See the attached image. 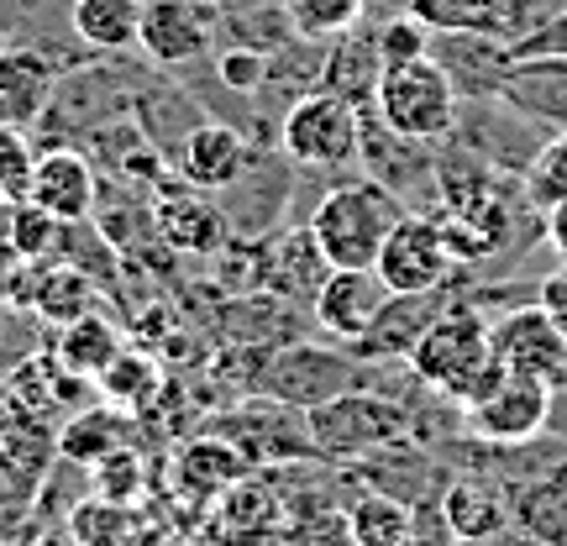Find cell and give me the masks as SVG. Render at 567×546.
<instances>
[{
  "label": "cell",
  "mask_w": 567,
  "mask_h": 546,
  "mask_svg": "<svg viewBox=\"0 0 567 546\" xmlns=\"http://www.w3.org/2000/svg\"><path fill=\"white\" fill-rule=\"evenodd\" d=\"M379 279L394 295H425V289H446L457 274L452 243H446V226L436 210H405L400 226L389 231L384 253H379Z\"/></svg>",
  "instance_id": "cell-8"
},
{
  "label": "cell",
  "mask_w": 567,
  "mask_h": 546,
  "mask_svg": "<svg viewBox=\"0 0 567 546\" xmlns=\"http://www.w3.org/2000/svg\"><path fill=\"white\" fill-rule=\"evenodd\" d=\"M436 509H442V526L452 542H478V536H494V530L515 526L509 494L488 473H457V478H446L442 494H436Z\"/></svg>",
  "instance_id": "cell-22"
},
{
  "label": "cell",
  "mask_w": 567,
  "mask_h": 546,
  "mask_svg": "<svg viewBox=\"0 0 567 546\" xmlns=\"http://www.w3.org/2000/svg\"><path fill=\"white\" fill-rule=\"evenodd\" d=\"M38 137L21 126H0V195L17 205L32 189V168H38Z\"/></svg>",
  "instance_id": "cell-34"
},
{
  "label": "cell",
  "mask_w": 567,
  "mask_h": 546,
  "mask_svg": "<svg viewBox=\"0 0 567 546\" xmlns=\"http://www.w3.org/2000/svg\"><path fill=\"white\" fill-rule=\"evenodd\" d=\"M216 80H221V90H237V95H258L268 80V53H258V48H221L216 53Z\"/></svg>",
  "instance_id": "cell-37"
},
{
  "label": "cell",
  "mask_w": 567,
  "mask_h": 546,
  "mask_svg": "<svg viewBox=\"0 0 567 546\" xmlns=\"http://www.w3.org/2000/svg\"><path fill=\"white\" fill-rule=\"evenodd\" d=\"M289 546H358L352 530H347V515L342 509H316V515H300L289 521Z\"/></svg>",
  "instance_id": "cell-38"
},
{
  "label": "cell",
  "mask_w": 567,
  "mask_h": 546,
  "mask_svg": "<svg viewBox=\"0 0 567 546\" xmlns=\"http://www.w3.org/2000/svg\"><path fill=\"white\" fill-rule=\"evenodd\" d=\"M368 179L389 184L400 200H436V158H431V142H415V137H400V132H389L379 116H373V105L363 111V158Z\"/></svg>",
  "instance_id": "cell-16"
},
{
  "label": "cell",
  "mask_w": 567,
  "mask_h": 546,
  "mask_svg": "<svg viewBox=\"0 0 567 546\" xmlns=\"http://www.w3.org/2000/svg\"><path fill=\"white\" fill-rule=\"evenodd\" d=\"M551 410H557V389L547 379H530V373H499L484 394H473L463 405V431L473 442L488 446H515L530 442L551 425Z\"/></svg>",
  "instance_id": "cell-7"
},
{
  "label": "cell",
  "mask_w": 567,
  "mask_h": 546,
  "mask_svg": "<svg viewBox=\"0 0 567 546\" xmlns=\"http://www.w3.org/2000/svg\"><path fill=\"white\" fill-rule=\"evenodd\" d=\"M342 515L358 546H405L410 530H415V505L394 499L384 488H358Z\"/></svg>",
  "instance_id": "cell-28"
},
{
  "label": "cell",
  "mask_w": 567,
  "mask_h": 546,
  "mask_svg": "<svg viewBox=\"0 0 567 546\" xmlns=\"http://www.w3.org/2000/svg\"><path fill=\"white\" fill-rule=\"evenodd\" d=\"M452 546H542L530 530L520 526H505V530H494V536H478V542H452Z\"/></svg>",
  "instance_id": "cell-42"
},
{
  "label": "cell",
  "mask_w": 567,
  "mask_h": 546,
  "mask_svg": "<svg viewBox=\"0 0 567 546\" xmlns=\"http://www.w3.org/2000/svg\"><path fill=\"white\" fill-rule=\"evenodd\" d=\"M305 425H310L316 463H337V467L358 463V457H368V452H379L389 442L415 436L410 405L384 394V389H347L337 400L305 410Z\"/></svg>",
  "instance_id": "cell-2"
},
{
  "label": "cell",
  "mask_w": 567,
  "mask_h": 546,
  "mask_svg": "<svg viewBox=\"0 0 567 546\" xmlns=\"http://www.w3.org/2000/svg\"><path fill=\"white\" fill-rule=\"evenodd\" d=\"M494 363V342H488V316L473 300H452L431 321L415 352H410V373L421 379L431 394H442L446 405H463L473 384L484 379V368Z\"/></svg>",
  "instance_id": "cell-3"
},
{
  "label": "cell",
  "mask_w": 567,
  "mask_h": 546,
  "mask_svg": "<svg viewBox=\"0 0 567 546\" xmlns=\"http://www.w3.org/2000/svg\"><path fill=\"white\" fill-rule=\"evenodd\" d=\"M216 436L231 442L247 457V467H284V463H316V446H310V425L305 410H289L279 400L258 394L252 405L216 415Z\"/></svg>",
  "instance_id": "cell-10"
},
{
  "label": "cell",
  "mask_w": 567,
  "mask_h": 546,
  "mask_svg": "<svg viewBox=\"0 0 567 546\" xmlns=\"http://www.w3.org/2000/svg\"><path fill=\"white\" fill-rule=\"evenodd\" d=\"M379 74H384V59H379V42L363 38V32H337V42L326 48V69H321V90L352 101L358 111L373 105V90H379Z\"/></svg>",
  "instance_id": "cell-26"
},
{
  "label": "cell",
  "mask_w": 567,
  "mask_h": 546,
  "mask_svg": "<svg viewBox=\"0 0 567 546\" xmlns=\"http://www.w3.org/2000/svg\"><path fill=\"white\" fill-rule=\"evenodd\" d=\"M405 210L410 205L389 184L363 174V179L331 184L305 226H310V237H316V247L326 253L331 268H373Z\"/></svg>",
  "instance_id": "cell-1"
},
{
  "label": "cell",
  "mask_w": 567,
  "mask_h": 546,
  "mask_svg": "<svg viewBox=\"0 0 567 546\" xmlns=\"http://www.w3.org/2000/svg\"><path fill=\"white\" fill-rule=\"evenodd\" d=\"M389 295L394 289L379 279V268H331L326 284L316 289V300H310V321L321 326L331 342L352 347L373 326V316L384 310Z\"/></svg>",
  "instance_id": "cell-18"
},
{
  "label": "cell",
  "mask_w": 567,
  "mask_h": 546,
  "mask_svg": "<svg viewBox=\"0 0 567 546\" xmlns=\"http://www.w3.org/2000/svg\"><path fill=\"white\" fill-rule=\"evenodd\" d=\"M216 42V0H147L137 53L153 69H189Z\"/></svg>",
  "instance_id": "cell-12"
},
{
  "label": "cell",
  "mask_w": 567,
  "mask_h": 546,
  "mask_svg": "<svg viewBox=\"0 0 567 546\" xmlns=\"http://www.w3.org/2000/svg\"><path fill=\"white\" fill-rule=\"evenodd\" d=\"M509 509H515V526L530 530L542 546H567V473L515 488Z\"/></svg>",
  "instance_id": "cell-29"
},
{
  "label": "cell",
  "mask_w": 567,
  "mask_h": 546,
  "mask_svg": "<svg viewBox=\"0 0 567 546\" xmlns=\"http://www.w3.org/2000/svg\"><path fill=\"white\" fill-rule=\"evenodd\" d=\"M536 305L547 310L551 321H557V331L567 337V264H557L547 279H536Z\"/></svg>",
  "instance_id": "cell-40"
},
{
  "label": "cell",
  "mask_w": 567,
  "mask_h": 546,
  "mask_svg": "<svg viewBox=\"0 0 567 546\" xmlns=\"http://www.w3.org/2000/svg\"><path fill=\"white\" fill-rule=\"evenodd\" d=\"M515 59H567V6L557 17H547L542 27H530L526 38L509 42Z\"/></svg>",
  "instance_id": "cell-39"
},
{
  "label": "cell",
  "mask_w": 567,
  "mask_h": 546,
  "mask_svg": "<svg viewBox=\"0 0 567 546\" xmlns=\"http://www.w3.org/2000/svg\"><path fill=\"white\" fill-rule=\"evenodd\" d=\"M326 274H331V264L316 247L310 226H295V231H274V237L258 243V279H252V289H268V295H279L289 305H310L316 289L326 284Z\"/></svg>",
  "instance_id": "cell-19"
},
{
  "label": "cell",
  "mask_w": 567,
  "mask_h": 546,
  "mask_svg": "<svg viewBox=\"0 0 567 546\" xmlns=\"http://www.w3.org/2000/svg\"><path fill=\"white\" fill-rule=\"evenodd\" d=\"M11 253L27 258V264H38V258H59V237H63V222H53L48 210H38L32 200H17L11 205Z\"/></svg>",
  "instance_id": "cell-33"
},
{
  "label": "cell",
  "mask_w": 567,
  "mask_h": 546,
  "mask_svg": "<svg viewBox=\"0 0 567 546\" xmlns=\"http://www.w3.org/2000/svg\"><path fill=\"white\" fill-rule=\"evenodd\" d=\"M405 546H452V536H446V526H442V509H436V521H431V526H425L421 509H415V530H410Z\"/></svg>",
  "instance_id": "cell-41"
},
{
  "label": "cell",
  "mask_w": 567,
  "mask_h": 546,
  "mask_svg": "<svg viewBox=\"0 0 567 546\" xmlns=\"http://www.w3.org/2000/svg\"><path fill=\"white\" fill-rule=\"evenodd\" d=\"M373 379V363L352 358L342 342H284V347H268L264 368L252 379V394H268L289 410H316L326 400H337L347 389H368Z\"/></svg>",
  "instance_id": "cell-4"
},
{
  "label": "cell",
  "mask_w": 567,
  "mask_h": 546,
  "mask_svg": "<svg viewBox=\"0 0 567 546\" xmlns=\"http://www.w3.org/2000/svg\"><path fill=\"white\" fill-rule=\"evenodd\" d=\"M431 59L446 69V80L457 84V95H499V80L509 74V53L505 38H488V32H431Z\"/></svg>",
  "instance_id": "cell-21"
},
{
  "label": "cell",
  "mask_w": 567,
  "mask_h": 546,
  "mask_svg": "<svg viewBox=\"0 0 567 546\" xmlns=\"http://www.w3.org/2000/svg\"><path fill=\"white\" fill-rule=\"evenodd\" d=\"M373 42H379V59H384V69H400V63L431 59V27H425L415 11L384 21V27L373 32Z\"/></svg>",
  "instance_id": "cell-35"
},
{
  "label": "cell",
  "mask_w": 567,
  "mask_h": 546,
  "mask_svg": "<svg viewBox=\"0 0 567 546\" xmlns=\"http://www.w3.org/2000/svg\"><path fill=\"white\" fill-rule=\"evenodd\" d=\"M95 384H101V394L111 400V405L142 410L153 394H158V363H153L147 352H137V347H122Z\"/></svg>",
  "instance_id": "cell-31"
},
{
  "label": "cell",
  "mask_w": 567,
  "mask_h": 546,
  "mask_svg": "<svg viewBox=\"0 0 567 546\" xmlns=\"http://www.w3.org/2000/svg\"><path fill=\"white\" fill-rule=\"evenodd\" d=\"M32 305H38L42 321H53V326L80 321V316L95 310V279L59 258V264L38 268V279H32Z\"/></svg>",
  "instance_id": "cell-30"
},
{
  "label": "cell",
  "mask_w": 567,
  "mask_h": 546,
  "mask_svg": "<svg viewBox=\"0 0 567 546\" xmlns=\"http://www.w3.org/2000/svg\"><path fill=\"white\" fill-rule=\"evenodd\" d=\"M457 84L446 80V69L436 59H415L400 63V69H384L379 74V90H373V116L400 132V137L415 142H446L452 126H457Z\"/></svg>",
  "instance_id": "cell-6"
},
{
  "label": "cell",
  "mask_w": 567,
  "mask_h": 546,
  "mask_svg": "<svg viewBox=\"0 0 567 546\" xmlns=\"http://www.w3.org/2000/svg\"><path fill=\"white\" fill-rule=\"evenodd\" d=\"M499 95L547 132H567V59H515Z\"/></svg>",
  "instance_id": "cell-23"
},
{
  "label": "cell",
  "mask_w": 567,
  "mask_h": 546,
  "mask_svg": "<svg viewBox=\"0 0 567 546\" xmlns=\"http://www.w3.org/2000/svg\"><path fill=\"white\" fill-rule=\"evenodd\" d=\"M142 6L147 0H69V32L95 59H122L137 48Z\"/></svg>",
  "instance_id": "cell-25"
},
{
  "label": "cell",
  "mask_w": 567,
  "mask_h": 546,
  "mask_svg": "<svg viewBox=\"0 0 567 546\" xmlns=\"http://www.w3.org/2000/svg\"><path fill=\"white\" fill-rule=\"evenodd\" d=\"M547 243H551V253L567 264V200L547 210Z\"/></svg>",
  "instance_id": "cell-43"
},
{
  "label": "cell",
  "mask_w": 567,
  "mask_h": 546,
  "mask_svg": "<svg viewBox=\"0 0 567 546\" xmlns=\"http://www.w3.org/2000/svg\"><path fill=\"white\" fill-rule=\"evenodd\" d=\"M452 300H457L452 284H446V289H425V295H389L384 310L373 316V326H368L347 352L363 358V363H410L415 342L431 331V321H436Z\"/></svg>",
  "instance_id": "cell-14"
},
{
  "label": "cell",
  "mask_w": 567,
  "mask_h": 546,
  "mask_svg": "<svg viewBox=\"0 0 567 546\" xmlns=\"http://www.w3.org/2000/svg\"><path fill=\"white\" fill-rule=\"evenodd\" d=\"M69 63L74 59L48 42H0V126L32 132Z\"/></svg>",
  "instance_id": "cell-13"
},
{
  "label": "cell",
  "mask_w": 567,
  "mask_h": 546,
  "mask_svg": "<svg viewBox=\"0 0 567 546\" xmlns=\"http://www.w3.org/2000/svg\"><path fill=\"white\" fill-rule=\"evenodd\" d=\"M289 189H295V163L284 158H252L243 179L221 189V210L226 222H231V237H252V243H264L274 222H279V210L289 205Z\"/></svg>",
  "instance_id": "cell-20"
},
{
  "label": "cell",
  "mask_w": 567,
  "mask_h": 546,
  "mask_svg": "<svg viewBox=\"0 0 567 546\" xmlns=\"http://www.w3.org/2000/svg\"><path fill=\"white\" fill-rule=\"evenodd\" d=\"M122 331L105 321V316H80V321L59 326V342H53V358H59L63 373H74V379H101L111 358L122 352Z\"/></svg>",
  "instance_id": "cell-27"
},
{
  "label": "cell",
  "mask_w": 567,
  "mask_h": 546,
  "mask_svg": "<svg viewBox=\"0 0 567 546\" xmlns=\"http://www.w3.org/2000/svg\"><path fill=\"white\" fill-rule=\"evenodd\" d=\"M520 189H526V200L547 216L551 205L567 200V132H551L542 147H536V158L520 168Z\"/></svg>",
  "instance_id": "cell-32"
},
{
  "label": "cell",
  "mask_w": 567,
  "mask_h": 546,
  "mask_svg": "<svg viewBox=\"0 0 567 546\" xmlns=\"http://www.w3.org/2000/svg\"><path fill=\"white\" fill-rule=\"evenodd\" d=\"M247 473H252L247 457L231 442H221V436H195V442H184L179 457H174V484H179V494H189V499L205 509L216 505L237 478H247Z\"/></svg>",
  "instance_id": "cell-24"
},
{
  "label": "cell",
  "mask_w": 567,
  "mask_h": 546,
  "mask_svg": "<svg viewBox=\"0 0 567 546\" xmlns=\"http://www.w3.org/2000/svg\"><path fill=\"white\" fill-rule=\"evenodd\" d=\"M279 153L305 174L352 168L363 158V111L331 90H310L279 116Z\"/></svg>",
  "instance_id": "cell-5"
},
{
  "label": "cell",
  "mask_w": 567,
  "mask_h": 546,
  "mask_svg": "<svg viewBox=\"0 0 567 546\" xmlns=\"http://www.w3.org/2000/svg\"><path fill=\"white\" fill-rule=\"evenodd\" d=\"M95 195H101V168L84 147H42L38 168H32V189L27 200L48 210L53 222H90L95 216Z\"/></svg>",
  "instance_id": "cell-15"
},
{
  "label": "cell",
  "mask_w": 567,
  "mask_h": 546,
  "mask_svg": "<svg viewBox=\"0 0 567 546\" xmlns=\"http://www.w3.org/2000/svg\"><path fill=\"white\" fill-rule=\"evenodd\" d=\"M6 205H11V200H6V195H0V210H6Z\"/></svg>",
  "instance_id": "cell-44"
},
{
  "label": "cell",
  "mask_w": 567,
  "mask_h": 546,
  "mask_svg": "<svg viewBox=\"0 0 567 546\" xmlns=\"http://www.w3.org/2000/svg\"><path fill=\"white\" fill-rule=\"evenodd\" d=\"M289 21L305 38H337L358 21V0H289Z\"/></svg>",
  "instance_id": "cell-36"
},
{
  "label": "cell",
  "mask_w": 567,
  "mask_h": 546,
  "mask_svg": "<svg viewBox=\"0 0 567 546\" xmlns=\"http://www.w3.org/2000/svg\"><path fill=\"white\" fill-rule=\"evenodd\" d=\"M153 226L174 258H221L231 243V222H226L221 200L210 189H195L184 174L153 184Z\"/></svg>",
  "instance_id": "cell-9"
},
{
  "label": "cell",
  "mask_w": 567,
  "mask_h": 546,
  "mask_svg": "<svg viewBox=\"0 0 567 546\" xmlns=\"http://www.w3.org/2000/svg\"><path fill=\"white\" fill-rule=\"evenodd\" d=\"M264 147L247 137L243 126H231L226 116H205L179 147V163H174V174L195 184V189H210V195H221L231 184L243 179L252 158H258Z\"/></svg>",
  "instance_id": "cell-17"
},
{
  "label": "cell",
  "mask_w": 567,
  "mask_h": 546,
  "mask_svg": "<svg viewBox=\"0 0 567 546\" xmlns=\"http://www.w3.org/2000/svg\"><path fill=\"white\" fill-rule=\"evenodd\" d=\"M488 342L509 373H530L551 389H567V337L536 305V295L526 305H509L505 316H488Z\"/></svg>",
  "instance_id": "cell-11"
}]
</instances>
